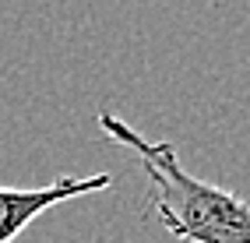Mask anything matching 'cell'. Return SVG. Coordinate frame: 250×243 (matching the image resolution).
I'll list each match as a JSON object with an SVG mask.
<instances>
[{
    "label": "cell",
    "mask_w": 250,
    "mask_h": 243,
    "mask_svg": "<svg viewBox=\"0 0 250 243\" xmlns=\"http://www.w3.org/2000/svg\"><path fill=\"white\" fill-rule=\"evenodd\" d=\"M99 127L141 159L152 183V208L173 236L187 243H250V204L240 194L187 173L173 141H148L113 109L99 113Z\"/></svg>",
    "instance_id": "obj_1"
},
{
    "label": "cell",
    "mask_w": 250,
    "mask_h": 243,
    "mask_svg": "<svg viewBox=\"0 0 250 243\" xmlns=\"http://www.w3.org/2000/svg\"><path fill=\"white\" fill-rule=\"evenodd\" d=\"M109 183L113 180L106 173H92V176H60V180L46 183V187H0V243L18 240L49 208L99 194Z\"/></svg>",
    "instance_id": "obj_2"
}]
</instances>
